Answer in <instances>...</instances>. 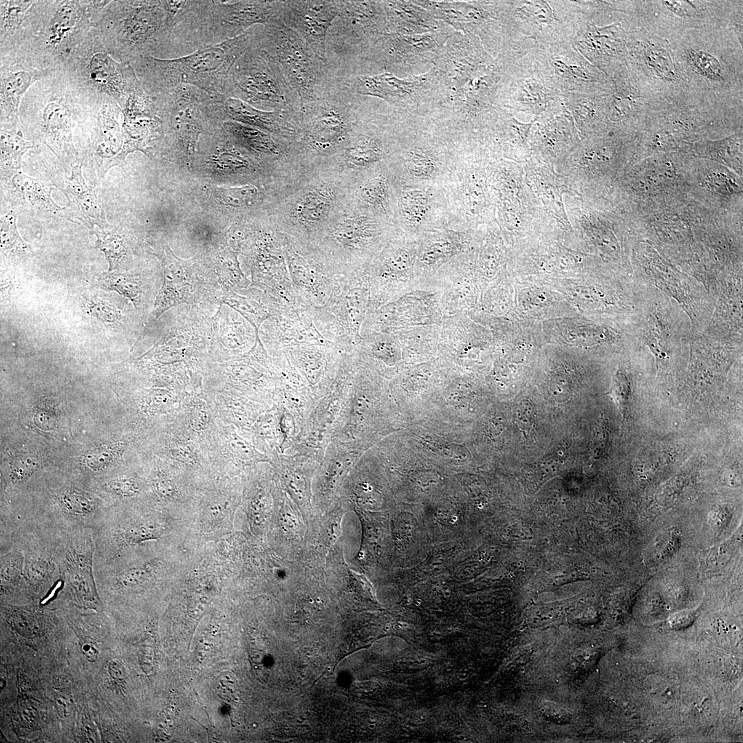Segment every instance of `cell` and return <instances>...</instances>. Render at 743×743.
Instances as JSON below:
<instances>
[{
	"label": "cell",
	"mask_w": 743,
	"mask_h": 743,
	"mask_svg": "<svg viewBox=\"0 0 743 743\" xmlns=\"http://www.w3.org/2000/svg\"><path fill=\"white\" fill-rule=\"evenodd\" d=\"M256 45L257 25L237 37L179 58L142 56L130 64L143 88L151 94L166 93L187 85L217 97L224 94L228 74L235 63Z\"/></svg>",
	"instance_id": "1"
},
{
	"label": "cell",
	"mask_w": 743,
	"mask_h": 743,
	"mask_svg": "<svg viewBox=\"0 0 743 743\" xmlns=\"http://www.w3.org/2000/svg\"><path fill=\"white\" fill-rule=\"evenodd\" d=\"M281 1H188L169 39L166 57L182 56L266 25L279 14Z\"/></svg>",
	"instance_id": "2"
},
{
	"label": "cell",
	"mask_w": 743,
	"mask_h": 743,
	"mask_svg": "<svg viewBox=\"0 0 743 743\" xmlns=\"http://www.w3.org/2000/svg\"><path fill=\"white\" fill-rule=\"evenodd\" d=\"M258 46L279 66L287 82L299 98L301 110L335 86L338 74L330 63L319 57L293 30L277 17L258 25Z\"/></svg>",
	"instance_id": "3"
},
{
	"label": "cell",
	"mask_w": 743,
	"mask_h": 743,
	"mask_svg": "<svg viewBox=\"0 0 743 743\" xmlns=\"http://www.w3.org/2000/svg\"><path fill=\"white\" fill-rule=\"evenodd\" d=\"M188 1H124L115 3L111 49L122 62L163 56L177 18Z\"/></svg>",
	"instance_id": "4"
},
{
	"label": "cell",
	"mask_w": 743,
	"mask_h": 743,
	"mask_svg": "<svg viewBox=\"0 0 743 743\" xmlns=\"http://www.w3.org/2000/svg\"><path fill=\"white\" fill-rule=\"evenodd\" d=\"M49 490L45 498L35 504L3 505L1 518L12 525L28 524L64 535L84 528L94 532L111 508L92 494L69 484Z\"/></svg>",
	"instance_id": "5"
},
{
	"label": "cell",
	"mask_w": 743,
	"mask_h": 743,
	"mask_svg": "<svg viewBox=\"0 0 743 743\" xmlns=\"http://www.w3.org/2000/svg\"><path fill=\"white\" fill-rule=\"evenodd\" d=\"M368 265L338 275L326 303L307 310L321 334L344 352L356 350L363 338L370 301Z\"/></svg>",
	"instance_id": "6"
},
{
	"label": "cell",
	"mask_w": 743,
	"mask_h": 743,
	"mask_svg": "<svg viewBox=\"0 0 743 743\" xmlns=\"http://www.w3.org/2000/svg\"><path fill=\"white\" fill-rule=\"evenodd\" d=\"M266 111H281L300 118V100L279 65L258 44L231 67L224 94Z\"/></svg>",
	"instance_id": "7"
},
{
	"label": "cell",
	"mask_w": 743,
	"mask_h": 743,
	"mask_svg": "<svg viewBox=\"0 0 743 743\" xmlns=\"http://www.w3.org/2000/svg\"><path fill=\"white\" fill-rule=\"evenodd\" d=\"M160 260L162 284L156 296L149 322L156 321L163 314L179 305L211 310L223 304L222 290L213 266L204 259L182 260L169 246L157 255Z\"/></svg>",
	"instance_id": "8"
},
{
	"label": "cell",
	"mask_w": 743,
	"mask_h": 743,
	"mask_svg": "<svg viewBox=\"0 0 743 743\" xmlns=\"http://www.w3.org/2000/svg\"><path fill=\"white\" fill-rule=\"evenodd\" d=\"M387 28L383 3L373 1H339L338 14L327 35L326 57L336 68L341 61L370 46Z\"/></svg>",
	"instance_id": "9"
},
{
	"label": "cell",
	"mask_w": 743,
	"mask_h": 743,
	"mask_svg": "<svg viewBox=\"0 0 743 743\" xmlns=\"http://www.w3.org/2000/svg\"><path fill=\"white\" fill-rule=\"evenodd\" d=\"M94 530L88 528L60 536L54 549L60 590L66 588L76 603L84 607L101 605L94 576Z\"/></svg>",
	"instance_id": "10"
},
{
	"label": "cell",
	"mask_w": 743,
	"mask_h": 743,
	"mask_svg": "<svg viewBox=\"0 0 743 743\" xmlns=\"http://www.w3.org/2000/svg\"><path fill=\"white\" fill-rule=\"evenodd\" d=\"M350 98L351 93L338 80L325 96L302 108L299 125L307 145L325 151L345 142L352 117Z\"/></svg>",
	"instance_id": "11"
},
{
	"label": "cell",
	"mask_w": 743,
	"mask_h": 743,
	"mask_svg": "<svg viewBox=\"0 0 743 743\" xmlns=\"http://www.w3.org/2000/svg\"><path fill=\"white\" fill-rule=\"evenodd\" d=\"M294 289L305 310L326 303L336 277L334 268L317 250L302 241L281 239Z\"/></svg>",
	"instance_id": "12"
},
{
	"label": "cell",
	"mask_w": 743,
	"mask_h": 743,
	"mask_svg": "<svg viewBox=\"0 0 743 743\" xmlns=\"http://www.w3.org/2000/svg\"><path fill=\"white\" fill-rule=\"evenodd\" d=\"M417 252L413 245L394 243L378 252L368 265L370 301L374 310L418 289Z\"/></svg>",
	"instance_id": "13"
},
{
	"label": "cell",
	"mask_w": 743,
	"mask_h": 743,
	"mask_svg": "<svg viewBox=\"0 0 743 743\" xmlns=\"http://www.w3.org/2000/svg\"><path fill=\"white\" fill-rule=\"evenodd\" d=\"M444 318L436 292L414 289L376 309L368 310L360 334L394 333L416 326L439 325Z\"/></svg>",
	"instance_id": "14"
},
{
	"label": "cell",
	"mask_w": 743,
	"mask_h": 743,
	"mask_svg": "<svg viewBox=\"0 0 743 743\" xmlns=\"http://www.w3.org/2000/svg\"><path fill=\"white\" fill-rule=\"evenodd\" d=\"M339 1H281L278 17L321 58L326 57L328 31L338 14Z\"/></svg>",
	"instance_id": "15"
},
{
	"label": "cell",
	"mask_w": 743,
	"mask_h": 743,
	"mask_svg": "<svg viewBox=\"0 0 743 743\" xmlns=\"http://www.w3.org/2000/svg\"><path fill=\"white\" fill-rule=\"evenodd\" d=\"M259 335L264 347L274 354L286 347L303 344L338 347L321 334L307 310L285 312L268 318L261 325Z\"/></svg>",
	"instance_id": "16"
},
{
	"label": "cell",
	"mask_w": 743,
	"mask_h": 743,
	"mask_svg": "<svg viewBox=\"0 0 743 743\" xmlns=\"http://www.w3.org/2000/svg\"><path fill=\"white\" fill-rule=\"evenodd\" d=\"M55 184L68 200L67 205L61 209L68 219L81 222L91 230L95 225L101 230L109 229L110 225L97 192L86 184L82 175L81 165L74 166L70 177L61 178Z\"/></svg>",
	"instance_id": "17"
},
{
	"label": "cell",
	"mask_w": 743,
	"mask_h": 743,
	"mask_svg": "<svg viewBox=\"0 0 743 743\" xmlns=\"http://www.w3.org/2000/svg\"><path fill=\"white\" fill-rule=\"evenodd\" d=\"M215 98L224 120H233L286 138L297 135L299 129V119L289 113L259 109L224 95Z\"/></svg>",
	"instance_id": "18"
},
{
	"label": "cell",
	"mask_w": 743,
	"mask_h": 743,
	"mask_svg": "<svg viewBox=\"0 0 743 743\" xmlns=\"http://www.w3.org/2000/svg\"><path fill=\"white\" fill-rule=\"evenodd\" d=\"M344 352L336 347L303 344L286 347L282 353L312 385L327 384L337 372Z\"/></svg>",
	"instance_id": "19"
},
{
	"label": "cell",
	"mask_w": 743,
	"mask_h": 743,
	"mask_svg": "<svg viewBox=\"0 0 743 743\" xmlns=\"http://www.w3.org/2000/svg\"><path fill=\"white\" fill-rule=\"evenodd\" d=\"M256 332L239 313L223 303L213 315L209 349L218 348L241 356L254 346Z\"/></svg>",
	"instance_id": "20"
},
{
	"label": "cell",
	"mask_w": 743,
	"mask_h": 743,
	"mask_svg": "<svg viewBox=\"0 0 743 743\" xmlns=\"http://www.w3.org/2000/svg\"><path fill=\"white\" fill-rule=\"evenodd\" d=\"M102 287L117 292L132 303L138 311L148 310L154 302L160 287L139 273L109 272L100 278ZM161 286V285H160Z\"/></svg>",
	"instance_id": "21"
},
{
	"label": "cell",
	"mask_w": 743,
	"mask_h": 743,
	"mask_svg": "<svg viewBox=\"0 0 743 743\" xmlns=\"http://www.w3.org/2000/svg\"><path fill=\"white\" fill-rule=\"evenodd\" d=\"M362 341L354 350L356 358L360 362H376L371 366L392 367L402 360V349L393 333L374 332L362 336Z\"/></svg>",
	"instance_id": "22"
},
{
	"label": "cell",
	"mask_w": 743,
	"mask_h": 743,
	"mask_svg": "<svg viewBox=\"0 0 743 743\" xmlns=\"http://www.w3.org/2000/svg\"><path fill=\"white\" fill-rule=\"evenodd\" d=\"M393 334L400 345L402 358L407 360L431 356L438 351V325L416 326Z\"/></svg>",
	"instance_id": "23"
},
{
	"label": "cell",
	"mask_w": 743,
	"mask_h": 743,
	"mask_svg": "<svg viewBox=\"0 0 743 743\" xmlns=\"http://www.w3.org/2000/svg\"><path fill=\"white\" fill-rule=\"evenodd\" d=\"M12 184L14 193L28 207L43 211H61L51 197L50 186L19 173L13 176Z\"/></svg>",
	"instance_id": "24"
},
{
	"label": "cell",
	"mask_w": 743,
	"mask_h": 743,
	"mask_svg": "<svg viewBox=\"0 0 743 743\" xmlns=\"http://www.w3.org/2000/svg\"><path fill=\"white\" fill-rule=\"evenodd\" d=\"M83 312L98 322L113 328L124 329L134 319L111 302L96 294L87 293L80 298Z\"/></svg>",
	"instance_id": "25"
},
{
	"label": "cell",
	"mask_w": 743,
	"mask_h": 743,
	"mask_svg": "<svg viewBox=\"0 0 743 743\" xmlns=\"http://www.w3.org/2000/svg\"><path fill=\"white\" fill-rule=\"evenodd\" d=\"M221 286L222 303L246 319L255 328L256 338H259V331L261 325L272 316L268 308L261 301L252 297L239 294L224 285Z\"/></svg>",
	"instance_id": "26"
},
{
	"label": "cell",
	"mask_w": 743,
	"mask_h": 743,
	"mask_svg": "<svg viewBox=\"0 0 743 743\" xmlns=\"http://www.w3.org/2000/svg\"><path fill=\"white\" fill-rule=\"evenodd\" d=\"M227 133L246 149L258 153L276 155L280 153V145L269 135L237 122H224Z\"/></svg>",
	"instance_id": "27"
},
{
	"label": "cell",
	"mask_w": 743,
	"mask_h": 743,
	"mask_svg": "<svg viewBox=\"0 0 743 743\" xmlns=\"http://www.w3.org/2000/svg\"><path fill=\"white\" fill-rule=\"evenodd\" d=\"M33 80L31 74L25 70L1 75V106L3 116L6 114L16 119L20 99Z\"/></svg>",
	"instance_id": "28"
},
{
	"label": "cell",
	"mask_w": 743,
	"mask_h": 743,
	"mask_svg": "<svg viewBox=\"0 0 743 743\" xmlns=\"http://www.w3.org/2000/svg\"><path fill=\"white\" fill-rule=\"evenodd\" d=\"M1 588L3 594L25 589L23 579L24 555L17 546L0 552Z\"/></svg>",
	"instance_id": "29"
},
{
	"label": "cell",
	"mask_w": 743,
	"mask_h": 743,
	"mask_svg": "<svg viewBox=\"0 0 743 743\" xmlns=\"http://www.w3.org/2000/svg\"><path fill=\"white\" fill-rule=\"evenodd\" d=\"M93 233L97 237L96 248L104 252L109 263V272L117 271L129 264L131 251L123 236L109 231V229L94 230Z\"/></svg>",
	"instance_id": "30"
},
{
	"label": "cell",
	"mask_w": 743,
	"mask_h": 743,
	"mask_svg": "<svg viewBox=\"0 0 743 743\" xmlns=\"http://www.w3.org/2000/svg\"><path fill=\"white\" fill-rule=\"evenodd\" d=\"M17 214L10 211L1 218V253L12 261H17L29 254L31 248L20 237L17 226Z\"/></svg>",
	"instance_id": "31"
},
{
	"label": "cell",
	"mask_w": 743,
	"mask_h": 743,
	"mask_svg": "<svg viewBox=\"0 0 743 743\" xmlns=\"http://www.w3.org/2000/svg\"><path fill=\"white\" fill-rule=\"evenodd\" d=\"M331 206L330 194L323 190L316 189L302 197L296 207V212L303 224H313L324 219Z\"/></svg>",
	"instance_id": "32"
},
{
	"label": "cell",
	"mask_w": 743,
	"mask_h": 743,
	"mask_svg": "<svg viewBox=\"0 0 743 743\" xmlns=\"http://www.w3.org/2000/svg\"><path fill=\"white\" fill-rule=\"evenodd\" d=\"M30 142L25 141L14 131H1V173H12L20 169L21 158L24 152L32 147Z\"/></svg>",
	"instance_id": "33"
},
{
	"label": "cell",
	"mask_w": 743,
	"mask_h": 743,
	"mask_svg": "<svg viewBox=\"0 0 743 743\" xmlns=\"http://www.w3.org/2000/svg\"><path fill=\"white\" fill-rule=\"evenodd\" d=\"M65 107L54 103H50L44 111L43 122L46 136L50 135L48 139L63 140L69 144V116Z\"/></svg>",
	"instance_id": "34"
},
{
	"label": "cell",
	"mask_w": 743,
	"mask_h": 743,
	"mask_svg": "<svg viewBox=\"0 0 743 743\" xmlns=\"http://www.w3.org/2000/svg\"><path fill=\"white\" fill-rule=\"evenodd\" d=\"M216 191L221 200L233 207H242L250 204L257 195V189L252 185L239 187H217Z\"/></svg>",
	"instance_id": "35"
},
{
	"label": "cell",
	"mask_w": 743,
	"mask_h": 743,
	"mask_svg": "<svg viewBox=\"0 0 743 743\" xmlns=\"http://www.w3.org/2000/svg\"><path fill=\"white\" fill-rule=\"evenodd\" d=\"M38 467L36 455L31 453H21L13 459L8 478L12 484L20 483L30 477Z\"/></svg>",
	"instance_id": "36"
},
{
	"label": "cell",
	"mask_w": 743,
	"mask_h": 743,
	"mask_svg": "<svg viewBox=\"0 0 743 743\" xmlns=\"http://www.w3.org/2000/svg\"><path fill=\"white\" fill-rule=\"evenodd\" d=\"M103 491L108 495L116 498H129L136 496L140 491L137 480L129 477H116L107 479L101 484Z\"/></svg>",
	"instance_id": "37"
},
{
	"label": "cell",
	"mask_w": 743,
	"mask_h": 743,
	"mask_svg": "<svg viewBox=\"0 0 743 743\" xmlns=\"http://www.w3.org/2000/svg\"><path fill=\"white\" fill-rule=\"evenodd\" d=\"M379 155L375 142L369 139H360L351 142L345 148L346 159L352 163L363 164L374 160Z\"/></svg>",
	"instance_id": "38"
},
{
	"label": "cell",
	"mask_w": 743,
	"mask_h": 743,
	"mask_svg": "<svg viewBox=\"0 0 743 743\" xmlns=\"http://www.w3.org/2000/svg\"><path fill=\"white\" fill-rule=\"evenodd\" d=\"M10 618L17 632L23 636L32 637L38 634L39 620L36 611L16 609L11 612Z\"/></svg>",
	"instance_id": "39"
},
{
	"label": "cell",
	"mask_w": 743,
	"mask_h": 743,
	"mask_svg": "<svg viewBox=\"0 0 743 743\" xmlns=\"http://www.w3.org/2000/svg\"><path fill=\"white\" fill-rule=\"evenodd\" d=\"M630 393L631 383L627 374L621 370L616 372L613 378L609 394L612 396L618 411L623 417L627 412Z\"/></svg>",
	"instance_id": "40"
},
{
	"label": "cell",
	"mask_w": 743,
	"mask_h": 743,
	"mask_svg": "<svg viewBox=\"0 0 743 743\" xmlns=\"http://www.w3.org/2000/svg\"><path fill=\"white\" fill-rule=\"evenodd\" d=\"M110 455L104 448H97L91 451L85 460L86 466L89 471L99 472L107 468L110 462Z\"/></svg>",
	"instance_id": "41"
},
{
	"label": "cell",
	"mask_w": 743,
	"mask_h": 743,
	"mask_svg": "<svg viewBox=\"0 0 743 743\" xmlns=\"http://www.w3.org/2000/svg\"><path fill=\"white\" fill-rule=\"evenodd\" d=\"M363 191V195L370 203L380 204L385 200V191L383 183L380 181L373 182L369 184Z\"/></svg>",
	"instance_id": "42"
},
{
	"label": "cell",
	"mask_w": 743,
	"mask_h": 743,
	"mask_svg": "<svg viewBox=\"0 0 743 743\" xmlns=\"http://www.w3.org/2000/svg\"><path fill=\"white\" fill-rule=\"evenodd\" d=\"M56 709L58 715L62 718H66L71 713L72 700L69 697L64 693L58 694L55 700Z\"/></svg>",
	"instance_id": "43"
},
{
	"label": "cell",
	"mask_w": 743,
	"mask_h": 743,
	"mask_svg": "<svg viewBox=\"0 0 743 743\" xmlns=\"http://www.w3.org/2000/svg\"><path fill=\"white\" fill-rule=\"evenodd\" d=\"M83 653L87 661L94 663L98 660V651L91 643H85L82 646Z\"/></svg>",
	"instance_id": "44"
},
{
	"label": "cell",
	"mask_w": 743,
	"mask_h": 743,
	"mask_svg": "<svg viewBox=\"0 0 743 743\" xmlns=\"http://www.w3.org/2000/svg\"><path fill=\"white\" fill-rule=\"evenodd\" d=\"M108 671L111 678L116 680L121 679L124 675L123 667L120 663L116 659L111 660L108 665Z\"/></svg>",
	"instance_id": "45"
},
{
	"label": "cell",
	"mask_w": 743,
	"mask_h": 743,
	"mask_svg": "<svg viewBox=\"0 0 743 743\" xmlns=\"http://www.w3.org/2000/svg\"><path fill=\"white\" fill-rule=\"evenodd\" d=\"M36 710L28 705H25L21 709V715L28 722L34 723L36 721Z\"/></svg>",
	"instance_id": "46"
}]
</instances>
